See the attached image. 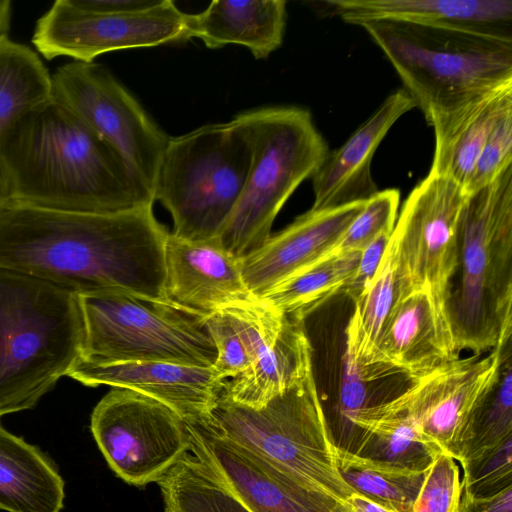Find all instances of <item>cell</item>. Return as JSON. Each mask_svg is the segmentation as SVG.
I'll use <instances>...</instances> for the list:
<instances>
[{"label": "cell", "mask_w": 512, "mask_h": 512, "mask_svg": "<svg viewBox=\"0 0 512 512\" xmlns=\"http://www.w3.org/2000/svg\"><path fill=\"white\" fill-rule=\"evenodd\" d=\"M157 483L165 512H251L190 451Z\"/></svg>", "instance_id": "obj_30"}, {"label": "cell", "mask_w": 512, "mask_h": 512, "mask_svg": "<svg viewBox=\"0 0 512 512\" xmlns=\"http://www.w3.org/2000/svg\"><path fill=\"white\" fill-rule=\"evenodd\" d=\"M250 145L232 119L169 137L153 186L171 214L175 237L217 239L244 188Z\"/></svg>", "instance_id": "obj_7"}, {"label": "cell", "mask_w": 512, "mask_h": 512, "mask_svg": "<svg viewBox=\"0 0 512 512\" xmlns=\"http://www.w3.org/2000/svg\"><path fill=\"white\" fill-rule=\"evenodd\" d=\"M511 338L485 357L458 358L411 381L392 398L363 409L408 419L429 441L452 457L473 412L497 384Z\"/></svg>", "instance_id": "obj_14"}, {"label": "cell", "mask_w": 512, "mask_h": 512, "mask_svg": "<svg viewBox=\"0 0 512 512\" xmlns=\"http://www.w3.org/2000/svg\"><path fill=\"white\" fill-rule=\"evenodd\" d=\"M458 512H512V486L487 497L463 495Z\"/></svg>", "instance_id": "obj_39"}, {"label": "cell", "mask_w": 512, "mask_h": 512, "mask_svg": "<svg viewBox=\"0 0 512 512\" xmlns=\"http://www.w3.org/2000/svg\"><path fill=\"white\" fill-rule=\"evenodd\" d=\"M399 203L398 189L378 190L365 201L334 252H361L381 234L392 233L397 220Z\"/></svg>", "instance_id": "obj_33"}, {"label": "cell", "mask_w": 512, "mask_h": 512, "mask_svg": "<svg viewBox=\"0 0 512 512\" xmlns=\"http://www.w3.org/2000/svg\"><path fill=\"white\" fill-rule=\"evenodd\" d=\"M416 107L402 88L390 94L354 133L328 153L312 176V209L335 208L366 201L377 191L371 163L382 140L400 117Z\"/></svg>", "instance_id": "obj_20"}, {"label": "cell", "mask_w": 512, "mask_h": 512, "mask_svg": "<svg viewBox=\"0 0 512 512\" xmlns=\"http://www.w3.org/2000/svg\"><path fill=\"white\" fill-rule=\"evenodd\" d=\"M365 201L335 208H310L286 228L270 235L261 248L240 260L252 296L268 291L334 253Z\"/></svg>", "instance_id": "obj_16"}, {"label": "cell", "mask_w": 512, "mask_h": 512, "mask_svg": "<svg viewBox=\"0 0 512 512\" xmlns=\"http://www.w3.org/2000/svg\"><path fill=\"white\" fill-rule=\"evenodd\" d=\"M343 21L397 20L454 26L512 39V0H328Z\"/></svg>", "instance_id": "obj_21"}, {"label": "cell", "mask_w": 512, "mask_h": 512, "mask_svg": "<svg viewBox=\"0 0 512 512\" xmlns=\"http://www.w3.org/2000/svg\"><path fill=\"white\" fill-rule=\"evenodd\" d=\"M0 154L23 204L118 213L154 203L119 153L53 97L12 128Z\"/></svg>", "instance_id": "obj_2"}, {"label": "cell", "mask_w": 512, "mask_h": 512, "mask_svg": "<svg viewBox=\"0 0 512 512\" xmlns=\"http://www.w3.org/2000/svg\"><path fill=\"white\" fill-rule=\"evenodd\" d=\"M90 428L111 470L138 487L158 482L191 448L180 414L127 389L113 388L97 403Z\"/></svg>", "instance_id": "obj_12"}, {"label": "cell", "mask_w": 512, "mask_h": 512, "mask_svg": "<svg viewBox=\"0 0 512 512\" xmlns=\"http://www.w3.org/2000/svg\"><path fill=\"white\" fill-rule=\"evenodd\" d=\"M12 19V2L0 0V37L8 35Z\"/></svg>", "instance_id": "obj_43"}, {"label": "cell", "mask_w": 512, "mask_h": 512, "mask_svg": "<svg viewBox=\"0 0 512 512\" xmlns=\"http://www.w3.org/2000/svg\"><path fill=\"white\" fill-rule=\"evenodd\" d=\"M83 385H108L153 398L185 420L206 416L215 405L224 381L212 367L161 361L93 363L79 359L68 375Z\"/></svg>", "instance_id": "obj_19"}, {"label": "cell", "mask_w": 512, "mask_h": 512, "mask_svg": "<svg viewBox=\"0 0 512 512\" xmlns=\"http://www.w3.org/2000/svg\"><path fill=\"white\" fill-rule=\"evenodd\" d=\"M164 269L167 300L197 317L255 298L244 283L240 260L217 239L194 242L169 233Z\"/></svg>", "instance_id": "obj_18"}, {"label": "cell", "mask_w": 512, "mask_h": 512, "mask_svg": "<svg viewBox=\"0 0 512 512\" xmlns=\"http://www.w3.org/2000/svg\"><path fill=\"white\" fill-rule=\"evenodd\" d=\"M53 97L52 75L27 45L0 37V144L30 112Z\"/></svg>", "instance_id": "obj_28"}, {"label": "cell", "mask_w": 512, "mask_h": 512, "mask_svg": "<svg viewBox=\"0 0 512 512\" xmlns=\"http://www.w3.org/2000/svg\"><path fill=\"white\" fill-rule=\"evenodd\" d=\"M208 334L216 348V359L211 366L221 381L246 372L253 363L251 351L227 310L210 313L203 318Z\"/></svg>", "instance_id": "obj_35"}, {"label": "cell", "mask_w": 512, "mask_h": 512, "mask_svg": "<svg viewBox=\"0 0 512 512\" xmlns=\"http://www.w3.org/2000/svg\"><path fill=\"white\" fill-rule=\"evenodd\" d=\"M350 423L362 441L354 455L383 467L425 473L443 453L404 417L360 409L351 415Z\"/></svg>", "instance_id": "obj_26"}, {"label": "cell", "mask_w": 512, "mask_h": 512, "mask_svg": "<svg viewBox=\"0 0 512 512\" xmlns=\"http://www.w3.org/2000/svg\"><path fill=\"white\" fill-rule=\"evenodd\" d=\"M345 502L349 506L351 512H394L358 493L350 495Z\"/></svg>", "instance_id": "obj_42"}, {"label": "cell", "mask_w": 512, "mask_h": 512, "mask_svg": "<svg viewBox=\"0 0 512 512\" xmlns=\"http://www.w3.org/2000/svg\"><path fill=\"white\" fill-rule=\"evenodd\" d=\"M338 471L347 485L394 512H413L426 473L383 467L354 454L335 451Z\"/></svg>", "instance_id": "obj_31"}, {"label": "cell", "mask_w": 512, "mask_h": 512, "mask_svg": "<svg viewBox=\"0 0 512 512\" xmlns=\"http://www.w3.org/2000/svg\"><path fill=\"white\" fill-rule=\"evenodd\" d=\"M459 354L446 312L429 294L412 292L395 306L359 377L400 372L412 381L457 360Z\"/></svg>", "instance_id": "obj_17"}, {"label": "cell", "mask_w": 512, "mask_h": 512, "mask_svg": "<svg viewBox=\"0 0 512 512\" xmlns=\"http://www.w3.org/2000/svg\"><path fill=\"white\" fill-rule=\"evenodd\" d=\"M360 252L333 253L268 291L261 299L277 312L304 321L343 292L356 271Z\"/></svg>", "instance_id": "obj_29"}, {"label": "cell", "mask_w": 512, "mask_h": 512, "mask_svg": "<svg viewBox=\"0 0 512 512\" xmlns=\"http://www.w3.org/2000/svg\"><path fill=\"white\" fill-rule=\"evenodd\" d=\"M512 107V82L435 117V149L429 173L466 188L481 150L499 117Z\"/></svg>", "instance_id": "obj_22"}, {"label": "cell", "mask_w": 512, "mask_h": 512, "mask_svg": "<svg viewBox=\"0 0 512 512\" xmlns=\"http://www.w3.org/2000/svg\"><path fill=\"white\" fill-rule=\"evenodd\" d=\"M14 201V192L8 168L0 154V214Z\"/></svg>", "instance_id": "obj_41"}, {"label": "cell", "mask_w": 512, "mask_h": 512, "mask_svg": "<svg viewBox=\"0 0 512 512\" xmlns=\"http://www.w3.org/2000/svg\"><path fill=\"white\" fill-rule=\"evenodd\" d=\"M457 273L448 323L457 350L481 356L512 336V166L467 195Z\"/></svg>", "instance_id": "obj_5"}, {"label": "cell", "mask_w": 512, "mask_h": 512, "mask_svg": "<svg viewBox=\"0 0 512 512\" xmlns=\"http://www.w3.org/2000/svg\"><path fill=\"white\" fill-rule=\"evenodd\" d=\"M286 20L284 0H213L204 11L186 14V37L210 49L242 45L264 59L281 46Z\"/></svg>", "instance_id": "obj_23"}, {"label": "cell", "mask_w": 512, "mask_h": 512, "mask_svg": "<svg viewBox=\"0 0 512 512\" xmlns=\"http://www.w3.org/2000/svg\"><path fill=\"white\" fill-rule=\"evenodd\" d=\"M402 298V279L389 242L372 282L353 302L354 310L345 329L347 365L358 376L367 368L383 329Z\"/></svg>", "instance_id": "obj_27"}, {"label": "cell", "mask_w": 512, "mask_h": 512, "mask_svg": "<svg viewBox=\"0 0 512 512\" xmlns=\"http://www.w3.org/2000/svg\"><path fill=\"white\" fill-rule=\"evenodd\" d=\"M64 499L65 482L54 461L0 422V510L61 512Z\"/></svg>", "instance_id": "obj_25"}, {"label": "cell", "mask_w": 512, "mask_h": 512, "mask_svg": "<svg viewBox=\"0 0 512 512\" xmlns=\"http://www.w3.org/2000/svg\"><path fill=\"white\" fill-rule=\"evenodd\" d=\"M512 436V350L504 359L499 380L473 412L460 433L452 458L460 463Z\"/></svg>", "instance_id": "obj_32"}, {"label": "cell", "mask_w": 512, "mask_h": 512, "mask_svg": "<svg viewBox=\"0 0 512 512\" xmlns=\"http://www.w3.org/2000/svg\"><path fill=\"white\" fill-rule=\"evenodd\" d=\"M312 371V346L304 321L285 315L279 331L262 348L251 367L225 381L221 395L234 403L257 407Z\"/></svg>", "instance_id": "obj_24"}, {"label": "cell", "mask_w": 512, "mask_h": 512, "mask_svg": "<svg viewBox=\"0 0 512 512\" xmlns=\"http://www.w3.org/2000/svg\"><path fill=\"white\" fill-rule=\"evenodd\" d=\"M512 166V107L496 121L481 150L465 188L472 193L496 179Z\"/></svg>", "instance_id": "obj_37"}, {"label": "cell", "mask_w": 512, "mask_h": 512, "mask_svg": "<svg viewBox=\"0 0 512 512\" xmlns=\"http://www.w3.org/2000/svg\"><path fill=\"white\" fill-rule=\"evenodd\" d=\"M233 120L250 145L251 164L217 240L241 260L263 246L283 205L312 178L329 148L311 113L301 107H263L239 113Z\"/></svg>", "instance_id": "obj_6"}, {"label": "cell", "mask_w": 512, "mask_h": 512, "mask_svg": "<svg viewBox=\"0 0 512 512\" xmlns=\"http://www.w3.org/2000/svg\"><path fill=\"white\" fill-rule=\"evenodd\" d=\"M83 359L161 361L211 367L216 348L203 318L124 291L81 294Z\"/></svg>", "instance_id": "obj_9"}, {"label": "cell", "mask_w": 512, "mask_h": 512, "mask_svg": "<svg viewBox=\"0 0 512 512\" xmlns=\"http://www.w3.org/2000/svg\"><path fill=\"white\" fill-rule=\"evenodd\" d=\"M74 6L100 13H124L146 9L158 0H69Z\"/></svg>", "instance_id": "obj_40"}, {"label": "cell", "mask_w": 512, "mask_h": 512, "mask_svg": "<svg viewBox=\"0 0 512 512\" xmlns=\"http://www.w3.org/2000/svg\"><path fill=\"white\" fill-rule=\"evenodd\" d=\"M52 82L53 98L115 149L153 197L169 137L134 96L109 70L93 62L63 65L52 75Z\"/></svg>", "instance_id": "obj_11"}, {"label": "cell", "mask_w": 512, "mask_h": 512, "mask_svg": "<svg viewBox=\"0 0 512 512\" xmlns=\"http://www.w3.org/2000/svg\"><path fill=\"white\" fill-rule=\"evenodd\" d=\"M182 41H187L186 13L170 0L124 13L92 12L57 0L37 20L32 36L45 59L69 57L83 63L111 51Z\"/></svg>", "instance_id": "obj_13"}, {"label": "cell", "mask_w": 512, "mask_h": 512, "mask_svg": "<svg viewBox=\"0 0 512 512\" xmlns=\"http://www.w3.org/2000/svg\"><path fill=\"white\" fill-rule=\"evenodd\" d=\"M168 235L153 205L80 213L13 201L0 214V266L78 295L113 290L170 303L164 291Z\"/></svg>", "instance_id": "obj_1"}, {"label": "cell", "mask_w": 512, "mask_h": 512, "mask_svg": "<svg viewBox=\"0 0 512 512\" xmlns=\"http://www.w3.org/2000/svg\"><path fill=\"white\" fill-rule=\"evenodd\" d=\"M201 419L318 491L341 501L355 493L338 471L313 371L257 407L234 403L220 393Z\"/></svg>", "instance_id": "obj_8"}, {"label": "cell", "mask_w": 512, "mask_h": 512, "mask_svg": "<svg viewBox=\"0 0 512 512\" xmlns=\"http://www.w3.org/2000/svg\"><path fill=\"white\" fill-rule=\"evenodd\" d=\"M461 493L459 468L443 452L426 473L413 512H458Z\"/></svg>", "instance_id": "obj_36"}, {"label": "cell", "mask_w": 512, "mask_h": 512, "mask_svg": "<svg viewBox=\"0 0 512 512\" xmlns=\"http://www.w3.org/2000/svg\"><path fill=\"white\" fill-rule=\"evenodd\" d=\"M464 495L480 498L512 486V436L481 454L461 462Z\"/></svg>", "instance_id": "obj_34"}, {"label": "cell", "mask_w": 512, "mask_h": 512, "mask_svg": "<svg viewBox=\"0 0 512 512\" xmlns=\"http://www.w3.org/2000/svg\"><path fill=\"white\" fill-rule=\"evenodd\" d=\"M190 452L251 512H351L273 461L229 440L201 418L185 420Z\"/></svg>", "instance_id": "obj_15"}, {"label": "cell", "mask_w": 512, "mask_h": 512, "mask_svg": "<svg viewBox=\"0 0 512 512\" xmlns=\"http://www.w3.org/2000/svg\"><path fill=\"white\" fill-rule=\"evenodd\" d=\"M467 195L454 180L428 173L404 201L390 239L403 297L425 292L446 312L458 267L460 224Z\"/></svg>", "instance_id": "obj_10"}, {"label": "cell", "mask_w": 512, "mask_h": 512, "mask_svg": "<svg viewBox=\"0 0 512 512\" xmlns=\"http://www.w3.org/2000/svg\"><path fill=\"white\" fill-rule=\"evenodd\" d=\"M78 294L0 266V418L33 409L82 356Z\"/></svg>", "instance_id": "obj_3"}, {"label": "cell", "mask_w": 512, "mask_h": 512, "mask_svg": "<svg viewBox=\"0 0 512 512\" xmlns=\"http://www.w3.org/2000/svg\"><path fill=\"white\" fill-rule=\"evenodd\" d=\"M392 233H383L360 252L355 273L343 289L353 302L368 288L376 275Z\"/></svg>", "instance_id": "obj_38"}, {"label": "cell", "mask_w": 512, "mask_h": 512, "mask_svg": "<svg viewBox=\"0 0 512 512\" xmlns=\"http://www.w3.org/2000/svg\"><path fill=\"white\" fill-rule=\"evenodd\" d=\"M359 26L389 60L428 124L512 82V39L397 20H372Z\"/></svg>", "instance_id": "obj_4"}]
</instances>
